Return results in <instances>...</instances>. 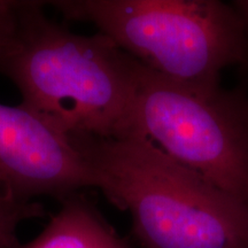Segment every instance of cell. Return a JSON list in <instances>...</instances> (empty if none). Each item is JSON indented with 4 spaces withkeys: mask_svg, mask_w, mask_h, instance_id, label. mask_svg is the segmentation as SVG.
Segmentation results:
<instances>
[{
    "mask_svg": "<svg viewBox=\"0 0 248 248\" xmlns=\"http://www.w3.org/2000/svg\"><path fill=\"white\" fill-rule=\"evenodd\" d=\"M45 5L23 0L0 75L16 86L21 106L67 138L130 135L136 60L100 32L79 35L51 20Z\"/></svg>",
    "mask_w": 248,
    "mask_h": 248,
    "instance_id": "1",
    "label": "cell"
},
{
    "mask_svg": "<svg viewBox=\"0 0 248 248\" xmlns=\"http://www.w3.org/2000/svg\"><path fill=\"white\" fill-rule=\"evenodd\" d=\"M141 248H248V210L137 133L71 139Z\"/></svg>",
    "mask_w": 248,
    "mask_h": 248,
    "instance_id": "2",
    "label": "cell"
},
{
    "mask_svg": "<svg viewBox=\"0 0 248 248\" xmlns=\"http://www.w3.org/2000/svg\"><path fill=\"white\" fill-rule=\"evenodd\" d=\"M68 21L91 23L141 66L184 88L209 91L222 74L248 66L233 6L219 0H57Z\"/></svg>",
    "mask_w": 248,
    "mask_h": 248,
    "instance_id": "3",
    "label": "cell"
},
{
    "mask_svg": "<svg viewBox=\"0 0 248 248\" xmlns=\"http://www.w3.org/2000/svg\"><path fill=\"white\" fill-rule=\"evenodd\" d=\"M131 133L248 210V91L173 84L136 61Z\"/></svg>",
    "mask_w": 248,
    "mask_h": 248,
    "instance_id": "4",
    "label": "cell"
},
{
    "mask_svg": "<svg viewBox=\"0 0 248 248\" xmlns=\"http://www.w3.org/2000/svg\"><path fill=\"white\" fill-rule=\"evenodd\" d=\"M0 185L17 199L62 201L94 184L69 138L21 105L0 104Z\"/></svg>",
    "mask_w": 248,
    "mask_h": 248,
    "instance_id": "5",
    "label": "cell"
},
{
    "mask_svg": "<svg viewBox=\"0 0 248 248\" xmlns=\"http://www.w3.org/2000/svg\"><path fill=\"white\" fill-rule=\"evenodd\" d=\"M60 202L44 230L18 248H132L80 192Z\"/></svg>",
    "mask_w": 248,
    "mask_h": 248,
    "instance_id": "6",
    "label": "cell"
},
{
    "mask_svg": "<svg viewBox=\"0 0 248 248\" xmlns=\"http://www.w3.org/2000/svg\"><path fill=\"white\" fill-rule=\"evenodd\" d=\"M46 209L36 200L17 199L0 185V248H18L17 229L23 222L46 216Z\"/></svg>",
    "mask_w": 248,
    "mask_h": 248,
    "instance_id": "7",
    "label": "cell"
},
{
    "mask_svg": "<svg viewBox=\"0 0 248 248\" xmlns=\"http://www.w3.org/2000/svg\"><path fill=\"white\" fill-rule=\"evenodd\" d=\"M23 0H0V61L16 38Z\"/></svg>",
    "mask_w": 248,
    "mask_h": 248,
    "instance_id": "8",
    "label": "cell"
},
{
    "mask_svg": "<svg viewBox=\"0 0 248 248\" xmlns=\"http://www.w3.org/2000/svg\"><path fill=\"white\" fill-rule=\"evenodd\" d=\"M231 5L233 6L235 13L239 16L245 38H246L248 44V0H234L231 2Z\"/></svg>",
    "mask_w": 248,
    "mask_h": 248,
    "instance_id": "9",
    "label": "cell"
}]
</instances>
